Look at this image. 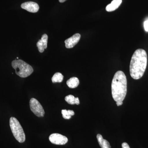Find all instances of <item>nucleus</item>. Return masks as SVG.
Segmentation results:
<instances>
[{
	"label": "nucleus",
	"instance_id": "nucleus-1",
	"mask_svg": "<svg viewBox=\"0 0 148 148\" xmlns=\"http://www.w3.org/2000/svg\"><path fill=\"white\" fill-rule=\"evenodd\" d=\"M147 55L144 49H137L131 58L130 66V73L131 77L135 79L141 78L144 75L147 68Z\"/></svg>",
	"mask_w": 148,
	"mask_h": 148
},
{
	"label": "nucleus",
	"instance_id": "nucleus-2",
	"mask_svg": "<svg viewBox=\"0 0 148 148\" xmlns=\"http://www.w3.org/2000/svg\"><path fill=\"white\" fill-rule=\"evenodd\" d=\"M127 81L125 74L122 71L115 74L112 82V93L116 102L123 101L127 93Z\"/></svg>",
	"mask_w": 148,
	"mask_h": 148
},
{
	"label": "nucleus",
	"instance_id": "nucleus-3",
	"mask_svg": "<svg viewBox=\"0 0 148 148\" xmlns=\"http://www.w3.org/2000/svg\"><path fill=\"white\" fill-rule=\"evenodd\" d=\"M12 66L15 70L16 75L21 77H27L34 72L32 66L20 59L12 61Z\"/></svg>",
	"mask_w": 148,
	"mask_h": 148
},
{
	"label": "nucleus",
	"instance_id": "nucleus-4",
	"mask_svg": "<svg viewBox=\"0 0 148 148\" xmlns=\"http://www.w3.org/2000/svg\"><path fill=\"white\" fill-rule=\"evenodd\" d=\"M10 125L15 139L19 143H24L26 140L25 134L18 120L14 117H12L10 119Z\"/></svg>",
	"mask_w": 148,
	"mask_h": 148
},
{
	"label": "nucleus",
	"instance_id": "nucleus-5",
	"mask_svg": "<svg viewBox=\"0 0 148 148\" xmlns=\"http://www.w3.org/2000/svg\"><path fill=\"white\" fill-rule=\"evenodd\" d=\"M30 109L32 112L39 117L44 116L45 111L38 101L34 98H32L30 101Z\"/></svg>",
	"mask_w": 148,
	"mask_h": 148
},
{
	"label": "nucleus",
	"instance_id": "nucleus-6",
	"mask_svg": "<svg viewBox=\"0 0 148 148\" xmlns=\"http://www.w3.org/2000/svg\"><path fill=\"white\" fill-rule=\"evenodd\" d=\"M51 143L56 145H64L68 142L67 137L58 133H53L49 136Z\"/></svg>",
	"mask_w": 148,
	"mask_h": 148
},
{
	"label": "nucleus",
	"instance_id": "nucleus-7",
	"mask_svg": "<svg viewBox=\"0 0 148 148\" xmlns=\"http://www.w3.org/2000/svg\"><path fill=\"white\" fill-rule=\"evenodd\" d=\"M21 8L30 12L36 13L39 10V6L34 2H27L21 5Z\"/></svg>",
	"mask_w": 148,
	"mask_h": 148
},
{
	"label": "nucleus",
	"instance_id": "nucleus-8",
	"mask_svg": "<svg viewBox=\"0 0 148 148\" xmlns=\"http://www.w3.org/2000/svg\"><path fill=\"white\" fill-rule=\"evenodd\" d=\"M81 35L79 34H76L71 38L67 39L65 41V46L68 49L73 47L79 41Z\"/></svg>",
	"mask_w": 148,
	"mask_h": 148
},
{
	"label": "nucleus",
	"instance_id": "nucleus-9",
	"mask_svg": "<svg viewBox=\"0 0 148 148\" xmlns=\"http://www.w3.org/2000/svg\"><path fill=\"white\" fill-rule=\"evenodd\" d=\"M47 35L44 34L42 36L41 39L37 43V47L40 53H42L44 51L45 49L47 48Z\"/></svg>",
	"mask_w": 148,
	"mask_h": 148
},
{
	"label": "nucleus",
	"instance_id": "nucleus-10",
	"mask_svg": "<svg viewBox=\"0 0 148 148\" xmlns=\"http://www.w3.org/2000/svg\"><path fill=\"white\" fill-rule=\"evenodd\" d=\"M122 0H113L110 4L106 6V10L107 11L112 12L115 10L119 7L121 4Z\"/></svg>",
	"mask_w": 148,
	"mask_h": 148
},
{
	"label": "nucleus",
	"instance_id": "nucleus-11",
	"mask_svg": "<svg viewBox=\"0 0 148 148\" xmlns=\"http://www.w3.org/2000/svg\"><path fill=\"white\" fill-rule=\"evenodd\" d=\"M97 139L101 148H111L110 143L107 140H104L101 134H98Z\"/></svg>",
	"mask_w": 148,
	"mask_h": 148
},
{
	"label": "nucleus",
	"instance_id": "nucleus-12",
	"mask_svg": "<svg viewBox=\"0 0 148 148\" xmlns=\"http://www.w3.org/2000/svg\"><path fill=\"white\" fill-rule=\"evenodd\" d=\"M66 84L70 88H75L77 87L79 84V80L76 77H73L67 81Z\"/></svg>",
	"mask_w": 148,
	"mask_h": 148
},
{
	"label": "nucleus",
	"instance_id": "nucleus-13",
	"mask_svg": "<svg viewBox=\"0 0 148 148\" xmlns=\"http://www.w3.org/2000/svg\"><path fill=\"white\" fill-rule=\"evenodd\" d=\"M65 101L70 105H79V100L78 97L75 98L74 95H69L66 96L65 98Z\"/></svg>",
	"mask_w": 148,
	"mask_h": 148
},
{
	"label": "nucleus",
	"instance_id": "nucleus-14",
	"mask_svg": "<svg viewBox=\"0 0 148 148\" xmlns=\"http://www.w3.org/2000/svg\"><path fill=\"white\" fill-rule=\"evenodd\" d=\"M61 113L62 114L63 118L64 119H70L71 118V116L75 114L74 111L71 110H62Z\"/></svg>",
	"mask_w": 148,
	"mask_h": 148
},
{
	"label": "nucleus",
	"instance_id": "nucleus-15",
	"mask_svg": "<svg viewBox=\"0 0 148 148\" xmlns=\"http://www.w3.org/2000/svg\"><path fill=\"white\" fill-rule=\"evenodd\" d=\"M64 79V76L61 73H56L51 78L52 82L54 83H61L63 81Z\"/></svg>",
	"mask_w": 148,
	"mask_h": 148
},
{
	"label": "nucleus",
	"instance_id": "nucleus-16",
	"mask_svg": "<svg viewBox=\"0 0 148 148\" xmlns=\"http://www.w3.org/2000/svg\"><path fill=\"white\" fill-rule=\"evenodd\" d=\"M144 28L146 32H148V20H146L144 22Z\"/></svg>",
	"mask_w": 148,
	"mask_h": 148
},
{
	"label": "nucleus",
	"instance_id": "nucleus-17",
	"mask_svg": "<svg viewBox=\"0 0 148 148\" xmlns=\"http://www.w3.org/2000/svg\"><path fill=\"white\" fill-rule=\"evenodd\" d=\"M122 148H130L129 145L126 143H123L122 144Z\"/></svg>",
	"mask_w": 148,
	"mask_h": 148
},
{
	"label": "nucleus",
	"instance_id": "nucleus-18",
	"mask_svg": "<svg viewBox=\"0 0 148 148\" xmlns=\"http://www.w3.org/2000/svg\"><path fill=\"white\" fill-rule=\"evenodd\" d=\"M116 104L118 106H121L123 104V101H118V102H116Z\"/></svg>",
	"mask_w": 148,
	"mask_h": 148
},
{
	"label": "nucleus",
	"instance_id": "nucleus-19",
	"mask_svg": "<svg viewBox=\"0 0 148 148\" xmlns=\"http://www.w3.org/2000/svg\"><path fill=\"white\" fill-rule=\"evenodd\" d=\"M66 1H67V0H59V1L60 2V3H64Z\"/></svg>",
	"mask_w": 148,
	"mask_h": 148
},
{
	"label": "nucleus",
	"instance_id": "nucleus-20",
	"mask_svg": "<svg viewBox=\"0 0 148 148\" xmlns=\"http://www.w3.org/2000/svg\"><path fill=\"white\" fill-rule=\"evenodd\" d=\"M17 58V59H18V57H17V58Z\"/></svg>",
	"mask_w": 148,
	"mask_h": 148
}]
</instances>
